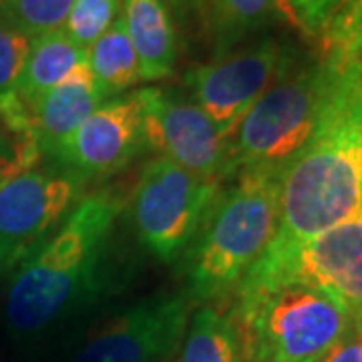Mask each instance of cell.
I'll list each match as a JSON object with an SVG mask.
<instances>
[{
    "label": "cell",
    "instance_id": "6da1fadb",
    "mask_svg": "<svg viewBox=\"0 0 362 362\" xmlns=\"http://www.w3.org/2000/svg\"><path fill=\"white\" fill-rule=\"evenodd\" d=\"M324 54L337 75L310 141L280 171L278 230L259 256L270 266L296 268L306 244L362 214V61Z\"/></svg>",
    "mask_w": 362,
    "mask_h": 362
},
{
    "label": "cell",
    "instance_id": "7a4b0ae2",
    "mask_svg": "<svg viewBox=\"0 0 362 362\" xmlns=\"http://www.w3.org/2000/svg\"><path fill=\"white\" fill-rule=\"evenodd\" d=\"M242 362H316L350 326L349 306L298 270L254 264L228 308Z\"/></svg>",
    "mask_w": 362,
    "mask_h": 362
},
{
    "label": "cell",
    "instance_id": "3957f363",
    "mask_svg": "<svg viewBox=\"0 0 362 362\" xmlns=\"http://www.w3.org/2000/svg\"><path fill=\"white\" fill-rule=\"evenodd\" d=\"M121 207L123 202L109 192L89 195L49 242L21 262L6 296L14 332L39 334L93 292Z\"/></svg>",
    "mask_w": 362,
    "mask_h": 362
},
{
    "label": "cell",
    "instance_id": "277c9868",
    "mask_svg": "<svg viewBox=\"0 0 362 362\" xmlns=\"http://www.w3.org/2000/svg\"><path fill=\"white\" fill-rule=\"evenodd\" d=\"M278 195L280 171H238L183 256L192 302H211L233 292L258 262L278 230Z\"/></svg>",
    "mask_w": 362,
    "mask_h": 362
},
{
    "label": "cell",
    "instance_id": "5b68a950",
    "mask_svg": "<svg viewBox=\"0 0 362 362\" xmlns=\"http://www.w3.org/2000/svg\"><path fill=\"white\" fill-rule=\"evenodd\" d=\"M337 65L320 52L292 61L246 113L230 139L233 177L242 169H282L310 141L330 97Z\"/></svg>",
    "mask_w": 362,
    "mask_h": 362
},
{
    "label": "cell",
    "instance_id": "8992f818",
    "mask_svg": "<svg viewBox=\"0 0 362 362\" xmlns=\"http://www.w3.org/2000/svg\"><path fill=\"white\" fill-rule=\"evenodd\" d=\"M223 192L168 157L143 168L133 194V226L141 244L163 262L183 258Z\"/></svg>",
    "mask_w": 362,
    "mask_h": 362
},
{
    "label": "cell",
    "instance_id": "52a82bcc",
    "mask_svg": "<svg viewBox=\"0 0 362 362\" xmlns=\"http://www.w3.org/2000/svg\"><path fill=\"white\" fill-rule=\"evenodd\" d=\"M141 105L145 145L187 171L223 183L233 177L232 147L194 99L171 89L135 93Z\"/></svg>",
    "mask_w": 362,
    "mask_h": 362
},
{
    "label": "cell",
    "instance_id": "ba28073f",
    "mask_svg": "<svg viewBox=\"0 0 362 362\" xmlns=\"http://www.w3.org/2000/svg\"><path fill=\"white\" fill-rule=\"evenodd\" d=\"M292 61V52L280 40L262 39L246 49L218 54L216 61L187 71L185 87L221 135L232 139L247 111Z\"/></svg>",
    "mask_w": 362,
    "mask_h": 362
},
{
    "label": "cell",
    "instance_id": "9c48e42d",
    "mask_svg": "<svg viewBox=\"0 0 362 362\" xmlns=\"http://www.w3.org/2000/svg\"><path fill=\"white\" fill-rule=\"evenodd\" d=\"M189 296L133 304L87 332L71 362H171L189 324Z\"/></svg>",
    "mask_w": 362,
    "mask_h": 362
},
{
    "label": "cell",
    "instance_id": "30bf717a",
    "mask_svg": "<svg viewBox=\"0 0 362 362\" xmlns=\"http://www.w3.org/2000/svg\"><path fill=\"white\" fill-rule=\"evenodd\" d=\"M145 147L141 105L133 93L99 105L57 149L51 161L54 171L81 183L115 173Z\"/></svg>",
    "mask_w": 362,
    "mask_h": 362
},
{
    "label": "cell",
    "instance_id": "8fae6325",
    "mask_svg": "<svg viewBox=\"0 0 362 362\" xmlns=\"http://www.w3.org/2000/svg\"><path fill=\"white\" fill-rule=\"evenodd\" d=\"M77 194L78 181L61 171L28 169L0 183V244L16 264L45 244Z\"/></svg>",
    "mask_w": 362,
    "mask_h": 362
},
{
    "label": "cell",
    "instance_id": "7c38bea8",
    "mask_svg": "<svg viewBox=\"0 0 362 362\" xmlns=\"http://www.w3.org/2000/svg\"><path fill=\"white\" fill-rule=\"evenodd\" d=\"M296 270L340 298L352 314H362V214L302 247Z\"/></svg>",
    "mask_w": 362,
    "mask_h": 362
},
{
    "label": "cell",
    "instance_id": "4fadbf2b",
    "mask_svg": "<svg viewBox=\"0 0 362 362\" xmlns=\"http://www.w3.org/2000/svg\"><path fill=\"white\" fill-rule=\"evenodd\" d=\"M103 103L87 63L30 105L33 137L40 156L51 159L78 125Z\"/></svg>",
    "mask_w": 362,
    "mask_h": 362
},
{
    "label": "cell",
    "instance_id": "5bb4252c",
    "mask_svg": "<svg viewBox=\"0 0 362 362\" xmlns=\"http://www.w3.org/2000/svg\"><path fill=\"white\" fill-rule=\"evenodd\" d=\"M123 23L139 61L141 81H161L175 69L177 40L165 0H123Z\"/></svg>",
    "mask_w": 362,
    "mask_h": 362
},
{
    "label": "cell",
    "instance_id": "9a60e30c",
    "mask_svg": "<svg viewBox=\"0 0 362 362\" xmlns=\"http://www.w3.org/2000/svg\"><path fill=\"white\" fill-rule=\"evenodd\" d=\"M83 63H87V51L73 42L65 28L40 35L33 39L25 66L11 89L30 107Z\"/></svg>",
    "mask_w": 362,
    "mask_h": 362
},
{
    "label": "cell",
    "instance_id": "2e32d148",
    "mask_svg": "<svg viewBox=\"0 0 362 362\" xmlns=\"http://www.w3.org/2000/svg\"><path fill=\"white\" fill-rule=\"evenodd\" d=\"M87 65L103 101L115 99L141 81L139 61L121 16L90 45Z\"/></svg>",
    "mask_w": 362,
    "mask_h": 362
},
{
    "label": "cell",
    "instance_id": "e0dca14e",
    "mask_svg": "<svg viewBox=\"0 0 362 362\" xmlns=\"http://www.w3.org/2000/svg\"><path fill=\"white\" fill-rule=\"evenodd\" d=\"M177 362H242V344L228 310L204 306L187 324Z\"/></svg>",
    "mask_w": 362,
    "mask_h": 362
},
{
    "label": "cell",
    "instance_id": "ac0fdd59",
    "mask_svg": "<svg viewBox=\"0 0 362 362\" xmlns=\"http://www.w3.org/2000/svg\"><path fill=\"white\" fill-rule=\"evenodd\" d=\"M209 21L220 40V54L254 30H262L278 21L294 16L288 0H207Z\"/></svg>",
    "mask_w": 362,
    "mask_h": 362
},
{
    "label": "cell",
    "instance_id": "d6986e66",
    "mask_svg": "<svg viewBox=\"0 0 362 362\" xmlns=\"http://www.w3.org/2000/svg\"><path fill=\"white\" fill-rule=\"evenodd\" d=\"M75 0H2L0 23L37 39L63 28Z\"/></svg>",
    "mask_w": 362,
    "mask_h": 362
},
{
    "label": "cell",
    "instance_id": "ffe728a7",
    "mask_svg": "<svg viewBox=\"0 0 362 362\" xmlns=\"http://www.w3.org/2000/svg\"><path fill=\"white\" fill-rule=\"evenodd\" d=\"M121 0H75L66 16L65 33L83 51L103 35L119 18Z\"/></svg>",
    "mask_w": 362,
    "mask_h": 362
},
{
    "label": "cell",
    "instance_id": "44dd1931",
    "mask_svg": "<svg viewBox=\"0 0 362 362\" xmlns=\"http://www.w3.org/2000/svg\"><path fill=\"white\" fill-rule=\"evenodd\" d=\"M33 39L0 23V93L11 89L25 66Z\"/></svg>",
    "mask_w": 362,
    "mask_h": 362
},
{
    "label": "cell",
    "instance_id": "7402d4cb",
    "mask_svg": "<svg viewBox=\"0 0 362 362\" xmlns=\"http://www.w3.org/2000/svg\"><path fill=\"white\" fill-rule=\"evenodd\" d=\"M342 0H288L294 23L312 37H320L330 16L337 13Z\"/></svg>",
    "mask_w": 362,
    "mask_h": 362
},
{
    "label": "cell",
    "instance_id": "603a6c76",
    "mask_svg": "<svg viewBox=\"0 0 362 362\" xmlns=\"http://www.w3.org/2000/svg\"><path fill=\"white\" fill-rule=\"evenodd\" d=\"M316 362H362V314H352L346 332Z\"/></svg>",
    "mask_w": 362,
    "mask_h": 362
},
{
    "label": "cell",
    "instance_id": "cb8c5ba5",
    "mask_svg": "<svg viewBox=\"0 0 362 362\" xmlns=\"http://www.w3.org/2000/svg\"><path fill=\"white\" fill-rule=\"evenodd\" d=\"M13 175H18V171H16V149L0 135V183L13 177Z\"/></svg>",
    "mask_w": 362,
    "mask_h": 362
},
{
    "label": "cell",
    "instance_id": "d4e9b609",
    "mask_svg": "<svg viewBox=\"0 0 362 362\" xmlns=\"http://www.w3.org/2000/svg\"><path fill=\"white\" fill-rule=\"evenodd\" d=\"M13 266H16V259H14L13 252L6 246L0 244V276H2L4 272L11 270Z\"/></svg>",
    "mask_w": 362,
    "mask_h": 362
},
{
    "label": "cell",
    "instance_id": "484cf974",
    "mask_svg": "<svg viewBox=\"0 0 362 362\" xmlns=\"http://www.w3.org/2000/svg\"><path fill=\"white\" fill-rule=\"evenodd\" d=\"M352 57H356V59H361V61H362V35H361V39H358V42L354 45V51H352Z\"/></svg>",
    "mask_w": 362,
    "mask_h": 362
},
{
    "label": "cell",
    "instance_id": "4316f807",
    "mask_svg": "<svg viewBox=\"0 0 362 362\" xmlns=\"http://www.w3.org/2000/svg\"><path fill=\"white\" fill-rule=\"evenodd\" d=\"M0 2H2V0H0Z\"/></svg>",
    "mask_w": 362,
    "mask_h": 362
}]
</instances>
